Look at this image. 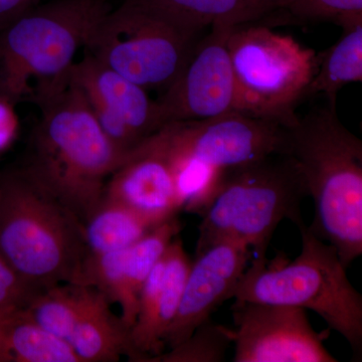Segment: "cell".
<instances>
[{"mask_svg": "<svg viewBox=\"0 0 362 362\" xmlns=\"http://www.w3.org/2000/svg\"><path fill=\"white\" fill-rule=\"evenodd\" d=\"M180 230L181 223L176 216L156 226L128 247L124 265L125 305L120 316L128 329L131 330L137 318L140 292L145 281Z\"/></svg>", "mask_w": 362, "mask_h": 362, "instance_id": "21", "label": "cell"}, {"mask_svg": "<svg viewBox=\"0 0 362 362\" xmlns=\"http://www.w3.org/2000/svg\"><path fill=\"white\" fill-rule=\"evenodd\" d=\"M314 202L309 228L349 268L362 255V141L326 102L286 128L285 152Z\"/></svg>", "mask_w": 362, "mask_h": 362, "instance_id": "2", "label": "cell"}, {"mask_svg": "<svg viewBox=\"0 0 362 362\" xmlns=\"http://www.w3.org/2000/svg\"><path fill=\"white\" fill-rule=\"evenodd\" d=\"M94 288L61 283L42 290L25 311L42 329L69 341Z\"/></svg>", "mask_w": 362, "mask_h": 362, "instance_id": "22", "label": "cell"}, {"mask_svg": "<svg viewBox=\"0 0 362 362\" xmlns=\"http://www.w3.org/2000/svg\"><path fill=\"white\" fill-rule=\"evenodd\" d=\"M317 71L305 99L323 95L337 106L339 90L351 83L362 82V23L342 28L340 39L317 54Z\"/></svg>", "mask_w": 362, "mask_h": 362, "instance_id": "20", "label": "cell"}, {"mask_svg": "<svg viewBox=\"0 0 362 362\" xmlns=\"http://www.w3.org/2000/svg\"><path fill=\"white\" fill-rule=\"evenodd\" d=\"M228 52L235 78L233 111L291 127L317 71V52L257 21L233 26Z\"/></svg>", "mask_w": 362, "mask_h": 362, "instance_id": "7", "label": "cell"}, {"mask_svg": "<svg viewBox=\"0 0 362 362\" xmlns=\"http://www.w3.org/2000/svg\"><path fill=\"white\" fill-rule=\"evenodd\" d=\"M175 26L201 37L213 25L237 26L266 21L282 11L287 0H125Z\"/></svg>", "mask_w": 362, "mask_h": 362, "instance_id": "16", "label": "cell"}, {"mask_svg": "<svg viewBox=\"0 0 362 362\" xmlns=\"http://www.w3.org/2000/svg\"><path fill=\"white\" fill-rule=\"evenodd\" d=\"M103 197L129 206L157 225L176 218L182 211L159 131L119 164L107 180Z\"/></svg>", "mask_w": 362, "mask_h": 362, "instance_id": "14", "label": "cell"}, {"mask_svg": "<svg viewBox=\"0 0 362 362\" xmlns=\"http://www.w3.org/2000/svg\"><path fill=\"white\" fill-rule=\"evenodd\" d=\"M111 9L109 0H52L0 30V97L35 103L66 77Z\"/></svg>", "mask_w": 362, "mask_h": 362, "instance_id": "4", "label": "cell"}, {"mask_svg": "<svg viewBox=\"0 0 362 362\" xmlns=\"http://www.w3.org/2000/svg\"><path fill=\"white\" fill-rule=\"evenodd\" d=\"M35 104L40 115L21 168L84 223L127 156L105 134L69 71Z\"/></svg>", "mask_w": 362, "mask_h": 362, "instance_id": "1", "label": "cell"}, {"mask_svg": "<svg viewBox=\"0 0 362 362\" xmlns=\"http://www.w3.org/2000/svg\"><path fill=\"white\" fill-rule=\"evenodd\" d=\"M301 251L283 266L252 261L238 283L233 299L290 305L318 314L346 339L354 356L362 354V297L349 280L346 267L334 247L312 232L304 223Z\"/></svg>", "mask_w": 362, "mask_h": 362, "instance_id": "6", "label": "cell"}, {"mask_svg": "<svg viewBox=\"0 0 362 362\" xmlns=\"http://www.w3.org/2000/svg\"><path fill=\"white\" fill-rule=\"evenodd\" d=\"M110 304L101 292L93 290L68 341L80 362H114L123 356L137 361L130 330Z\"/></svg>", "mask_w": 362, "mask_h": 362, "instance_id": "17", "label": "cell"}, {"mask_svg": "<svg viewBox=\"0 0 362 362\" xmlns=\"http://www.w3.org/2000/svg\"><path fill=\"white\" fill-rule=\"evenodd\" d=\"M199 39L124 0L98 23L85 51L144 89L165 90Z\"/></svg>", "mask_w": 362, "mask_h": 362, "instance_id": "8", "label": "cell"}, {"mask_svg": "<svg viewBox=\"0 0 362 362\" xmlns=\"http://www.w3.org/2000/svg\"><path fill=\"white\" fill-rule=\"evenodd\" d=\"M0 362H80L71 345L42 329L25 308L0 310Z\"/></svg>", "mask_w": 362, "mask_h": 362, "instance_id": "18", "label": "cell"}, {"mask_svg": "<svg viewBox=\"0 0 362 362\" xmlns=\"http://www.w3.org/2000/svg\"><path fill=\"white\" fill-rule=\"evenodd\" d=\"M233 362H337L324 346L329 330L317 332L306 309L235 300Z\"/></svg>", "mask_w": 362, "mask_h": 362, "instance_id": "9", "label": "cell"}, {"mask_svg": "<svg viewBox=\"0 0 362 362\" xmlns=\"http://www.w3.org/2000/svg\"><path fill=\"white\" fill-rule=\"evenodd\" d=\"M88 249L84 223L21 168L0 175V256L45 289L78 284Z\"/></svg>", "mask_w": 362, "mask_h": 362, "instance_id": "3", "label": "cell"}, {"mask_svg": "<svg viewBox=\"0 0 362 362\" xmlns=\"http://www.w3.org/2000/svg\"><path fill=\"white\" fill-rule=\"evenodd\" d=\"M16 105L0 97V152L8 148L20 131V118Z\"/></svg>", "mask_w": 362, "mask_h": 362, "instance_id": "27", "label": "cell"}, {"mask_svg": "<svg viewBox=\"0 0 362 362\" xmlns=\"http://www.w3.org/2000/svg\"><path fill=\"white\" fill-rule=\"evenodd\" d=\"M42 0H0V30L42 4Z\"/></svg>", "mask_w": 362, "mask_h": 362, "instance_id": "28", "label": "cell"}, {"mask_svg": "<svg viewBox=\"0 0 362 362\" xmlns=\"http://www.w3.org/2000/svg\"><path fill=\"white\" fill-rule=\"evenodd\" d=\"M161 129L173 148L223 170L285 152V127L240 112L175 121Z\"/></svg>", "mask_w": 362, "mask_h": 362, "instance_id": "10", "label": "cell"}, {"mask_svg": "<svg viewBox=\"0 0 362 362\" xmlns=\"http://www.w3.org/2000/svg\"><path fill=\"white\" fill-rule=\"evenodd\" d=\"M166 150L182 211L202 216L218 192L226 170L214 168L173 148L159 129Z\"/></svg>", "mask_w": 362, "mask_h": 362, "instance_id": "23", "label": "cell"}, {"mask_svg": "<svg viewBox=\"0 0 362 362\" xmlns=\"http://www.w3.org/2000/svg\"><path fill=\"white\" fill-rule=\"evenodd\" d=\"M308 197L304 181L289 156L226 170L218 192L202 214L195 254L223 240L251 250L254 261L265 262L274 233L284 220L304 223L301 206Z\"/></svg>", "mask_w": 362, "mask_h": 362, "instance_id": "5", "label": "cell"}, {"mask_svg": "<svg viewBox=\"0 0 362 362\" xmlns=\"http://www.w3.org/2000/svg\"><path fill=\"white\" fill-rule=\"evenodd\" d=\"M42 290L44 289L26 280L0 256V310L26 308Z\"/></svg>", "mask_w": 362, "mask_h": 362, "instance_id": "26", "label": "cell"}, {"mask_svg": "<svg viewBox=\"0 0 362 362\" xmlns=\"http://www.w3.org/2000/svg\"><path fill=\"white\" fill-rule=\"evenodd\" d=\"M192 261L176 235L143 285L130 340L138 362L165 350L164 338L175 320Z\"/></svg>", "mask_w": 362, "mask_h": 362, "instance_id": "15", "label": "cell"}, {"mask_svg": "<svg viewBox=\"0 0 362 362\" xmlns=\"http://www.w3.org/2000/svg\"><path fill=\"white\" fill-rule=\"evenodd\" d=\"M325 21L341 28L362 23V0H287L273 25Z\"/></svg>", "mask_w": 362, "mask_h": 362, "instance_id": "25", "label": "cell"}, {"mask_svg": "<svg viewBox=\"0 0 362 362\" xmlns=\"http://www.w3.org/2000/svg\"><path fill=\"white\" fill-rule=\"evenodd\" d=\"M157 226L129 206L103 197L84 223L88 252L97 255L128 249Z\"/></svg>", "mask_w": 362, "mask_h": 362, "instance_id": "19", "label": "cell"}, {"mask_svg": "<svg viewBox=\"0 0 362 362\" xmlns=\"http://www.w3.org/2000/svg\"><path fill=\"white\" fill-rule=\"evenodd\" d=\"M69 78L83 95L107 137L123 156L161 129L158 104L147 90L100 63L89 52Z\"/></svg>", "mask_w": 362, "mask_h": 362, "instance_id": "11", "label": "cell"}, {"mask_svg": "<svg viewBox=\"0 0 362 362\" xmlns=\"http://www.w3.org/2000/svg\"><path fill=\"white\" fill-rule=\"evenodd\" d=\"M251 259L249 247L230 240L216 243L195 254L177 313L164 338L165 349L185 341L199 325L211 319L223 302L233 299Z\"/></svg>", "mask_w": 362, "mask_h": 362, "instance_id": "13", "label": "cell"}, {"mask_svg": "<svg viewBox=\"0 0 362 362\" xmlns=\"http://www.w3.org/2000/svg\"><path fill=\"white\" fill-rule=\"evenodd\" d=\"M232 28L211 26L197 40L180 75L156 100L162 126L233 111L235 78L228 45Z\"/></svg>", "mask_w": 362, "mask_h": 362, "instance_id": "12", "label": "cell"}, {"mask_svg": "<svg viewBox=\"0 0 362 362\" xmlns=\"http://www.w3.org/2000/svg\"><path fill=\"white\" fill-rule=\"evenodd\" d=\"M233 330L211 319L199 325L185 341L146 362H221L233 344Z\"/></svg>", "mask_w": 362, "mask_h": 362, "instance_id": "24", "label": "cell"}]
</instances>
